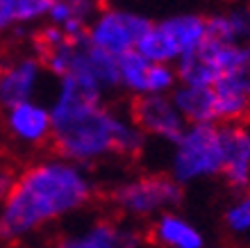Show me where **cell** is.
Here are the masks:
<instances>
[{
    "mask_svg": "<svg viewBox=\"0 0 250 248\" xmlns=\"http://www.w3.org/2000/svg\"><path fill=\"white\" fill-rule=\"evenodd\" d=\"M96 184L84 164L68 157H43L14 178L0 201V242L21 244L93 201Z\"/></svg>",
    "mask_w": 250,
    "mask_h": 248,
    "instance_id": "obj_1",
    "label": "cell"
},
{
    "mask_svg": "<svg viewBox=\"0 0 250 248\" xmlns=\"http://www.w3.org/2000/svg\"><path fill=\"white\" fill-rule=\"evenodd\" d=\"M105 96L107 93L98 87L73 75L60 78L50 103V144L57 155L84 166L114 155V137L121 114L105 103Z\"/></svg>",
    "mask_w": 250,
    "mask_h": 248,
    "instance_id": "obj_2",
    "label": "cell"
},
{
    "mask_svg": "<svg viewBox=\"0 0 250 248\" xmlns=\"http://www.w3.org/2000/svg\"><path fill=\"white\" fill-rule=\"evenodd\" d=\"M223 171V125L221 123H187L173 141L171 176L182 187Z\"/></svg>",
    "mask_w": 250,
    "mask_h": 248,
    "instance_id": "obj_3",
    "label": "cell"
},
{
    "mask_svg": "<svg viewBox=\"0 0 250 248\" xmlns=\"http://www.w3.org/2000/svg\"><path fill=\"white\" fill-rule=\"evenodd\" d=\"M185 201V189L173 176L146 173L116 184L112 191V203L123 216L144 221L155 219L166 209L178 207Z\"/></svg>",
    "mask_w": 250,
    "mask_h": 248,
    "instance_id": "obj_4",
    "label": "cell"
},
{
    "mask_svg": "<svg viewBox=\"0 0 250 248\" xmlns=\"http://www.w3.org/2000/svg\"><path fill=\"white\" fill-rule=\"evenodd\" d=\"M148 16L121 7H103L86 27V41L100 50L119 57L127 50H134L139 39L150 27Z\"/></svg>",
    "mask_w": 250,
    "mask_h": 248,
    "instance_id": "obj_5",
    "label": "cell"
},
{
    "mask_svg": "<svg viewBox=\"0 0 250 248\" xmlns=\"http://www.w3.org/2000/svg\"><path fill=\"white\" fill-rule=\"evenodd\" d=\"M130 116L141 130L152 139H162L173 144L180 132L187 128L185 116L178 105L173 103L171 93H141L134 96L130 105Z\"/></svg>",
    "mask_w": 250,
    "mask_h": 248,
    "instance_id": "obj_6",
    "label": "cell"
},
{
    "mask_svg": "<svg viewBox=\"0 0 250 248\" xmlns=\"http://www.w3.org/2000/svg\"><path fill=\"white\" fill-rule=\"evenodd\" d=\"M237 48L239 44H223L209 37L203 46H198L196 50H191L189 55L175 62L180 82L211 87L221 75L228 73V68L234 62Z\"/></svg>",
    "mask_w": 250,
    "mask_h": 248,
    "instance_id": "obj_7",
    "label": "cell"
},
{
    "mask_svg": "<svg viewBox=\"0 0 250 248\" xmlns=\"http://www.w3.org/2000/svg\"><path fill=\"white\" fill-rule=\"evenodd\" d=\"M2 123H5L9 139L25 148H39V146L48 144L50 135H53L50 107L41 105L34 98L5 107Z\"/></svg>",
    "mask_w": 250,
    "mask_h": 248,
    "instance_id": "obj_8",
    "label": "cell"
},
{
    "mask_svg": "<svg viewBox=\"0 0 250 248\" xmlns=\"http://www.w3.org/2000/svg\"><path fill=\"white\" fill-rule=\"evenodd\" d=\"M46 66L39 55H16L0 66V105L2 110L21 100L37 98Z\"/></svg>",
    "mask_w": 250,
    "mask_h": 248,
    "instance_id": "obj_9",
    "label": "cell"
},
{
    "mask_svg": "<svg viewBox=\"0 0 250 248\" xmlns=\"http://www.w3.org/2000/svg\"><path fill=\"white\" fill-rule=\"evenodd\" d=\"M223 180L232 189L250 187V128L244 123L223 125Z\"/></svg>",
    "mask_w": 250,
    "mask_h": 248,
    "instance_id": "obj_10",
    "label": "cell"
},
{
    "mask_svg": "<svg viewBox=\"0 0 250 248\" xmlns=\"http://www.w3.org/2000/svg\"><path fill=\"white\" fill-rule=\"evenodd\" d=\"M155 25L166 39L168 48L173 50L175 62L209 39L207 16H203V14H175V16L157 21Z\"/></svg>",
    "mask_w": 250,
    "mask_h": 248,
    "instance_id": "obj_11",
    "label": "cell"
},
{
    "mask_svg": "<svg viewBox=\"0 0 250 248\" xmlns=\"http://www.w3.org/2000/svg\"><path fill=\"white\" fill-rule=\"evenodd\" d=\"M144 237L134 228H121L114 221L100 219L93 221L89 228L68 235L60 242L64 248H137L141 246Z\"/></svg>",
    "mask_w": 250,
    "mask_h": 248,
    "instance_id": "obj_12",
    "label": "cell"
},
{
    "mask_svg": "<svg viewBox=\"0 0 250 248\" xmlns=\"http://www.w3.org/2000/svg\"><path fill=\"white\" fill-rule=\"evenodd\" d=\"M148 237L155 246L164 248H205L207 244L203 232L189 219H185L173 209H166L152 219Z\"/></svg>",
    "mask_w": 250,
    "mask_h": 248,
    "instance_id": "obj_13",
    "label": "cell"
},
{
    "mask_svg": "<svg viewBox=\"0 0 250 248\" xmlns=\"http://www.w3.org/2000/svg\"><path fill=\"white\" fill-rule=\"evenodd\" d=\"M100 0H53L48 9V23L60 25L68 39H86V27L98 14Z\"/></svg>",
    "mask_w": 250,
    "mask_h": 248,
    "instance_id": "obj_14",
    "label": "cell"
},
{
    "mask_svg": "<svg viewBox=\"0 0 250 248\" xmlns=\"http://www.w3.org/2000/svg\"><path fill=\"white\" fill-rule=\"evenodd\" d=\"M180 114L187 123H216L214 112V89L205 85H187L180 82L171 93Z\"/></svg>",
    "mask_w": 250,
    "mask_h": 248,
    "instance_id": "obj_15",
    "label": "cell"
},
{
    "mask_svg": "<svg viewBox=\"0 0 250 248\" xmlns=\"http://www.w3.org/2000/svg\"><path fill=\"white\" fill-rule=\"evenodd\" d=\"M214 89V112H216V123H244L250 118V98L239 85H234L228 75L211 85Z\"/></svg>",
    "mask_w": 250,
    "mask_h": 248,
    "instance_id": "obj_16",
    "label": "cell"
},
{
    "mask_svg": "<svg viewBox=\"0 0 250 248\" xmlns=\"http://www.w3.org/2000/svg\"><path fill=\"white\" fill-rule=\"evenodd\" d=\"M53 0H0V34L23 32L48 16Z\"/></svg>",
    "mask_w": 250,
    "mask_h": 248,
    "instance_id": "obj_17",
    "label": "cell"
},
{
    "mask_svg": "<svg viewBox=\"0 0 250 248\" xmlns=\"http://www.w3.org/2000/svg\"><path fill=\"white\" fill-rule=\"evenodd\" d=\"M209 37L223 44H248L250 41V9L232 7L228 12L207 16Z\"/></svg>",
    "mask_w": 250,
    "mask_h": 248,
    "instance_id": "obj_18",
    "label": "cell"
},
{
    "mask_svg": "<svg viewBox=\"0 0 250 248\" xmlns=\"http://www.w3.org/2000/svg\"><path fill=\"white\" fill-rule=\"evenodd\" d=\"M116 66H119V89L132 93V96H141L146 93V85H148V68H150V59L144 57L141 52L127 50L116 57Z\"/></svg>",
    "mask_w": 250,
    "mask_h": 248,
    "instance_id": "obj_19",
    "label": "cell"
},
{
    "mask_svg": "<svg viewBox=\"0 0 250 248\" xmlns=\"http://www.w3.org/2000/svg\"><path fill=\"white\" fill-rule=\"evenodd\" d=\"M223 228L230 237H250V187L241 189L223 212Z\"/></svg>",
    "mask_w": 250,
    "mask_h": 248,
    "instance_id": "obj_20",
    "label": "cell"
},
{
    "mask_svg": "<svg viewBox=\"0 0 250 248\" xmlns=\"http://www.w3.org/2000/svg\"><path fill=\"white\" fill-rule=\"evenodd\" d=\"M146 141H148V135L132 121V116L130 118L121 116L119 128H116V137H114V155L137 157L146 150Z\"/></svg>",
    "mask_w": 250,
    "mask_h": 248,
    "instance_id": "obj_21",
    "label": "cell"
},
{
    "mask_svg": "<svg viewBox=\"0 0 250 248\" xmlns=\"http://www.w3.org/2000/svg\"><path fill=\"white\" fill-rule=\"evenodd\" d=\"M178 85H180V75H178L175 64H168V62H150L146 93H173V89Z\"/></svg>",
    "mask_w": 250,
    "mask_h": 248,
    "instance_id": "obj_22",
    "label": "cell"
},
{
    "mask_svg": "<svg viewBox=\"0 0 250 248\" xmlns=\"http://www.w3.org/2000/svg\"><path fill=\"white\" fill-rule=\"evenodd\" d=\"M228 78L239 85L246 91V96L250 98V44H239L237 55H234V62L225 73Z\"/></svg>",
    "mask_w": 250,
    "mask_h": 248,
    "instance_id": "obj_23",
    "label": "cell"
},
{
    "mask_svg": "<svg viewBox=\"0 0 250 248\" xmlns=\"http://www.w3.org/2000/svg\"><path fill=\"white\" fill-rule=\"evenodd\" d=\"M14 178H16V173H14L5 162H0V201L7 196V191L12 189Z\"/></svg>",
    "mask_w": 250,
    "mask_h": 248,
    "instance_id": "obj_24",
    "label": "cell"
},
{
    "mask_svg": "<svg viewBox=\"0 0 250 248\" xmlns=\"http://www.w3.org/2000/svg\"><path fill=\"white\" fill-rule=\"evenodd\" d=\"M0 110H2V105H0Z\"/></svg>",
    "mask_w": 250,
    "mask_h": 248,
    "instance_id": "obj_25",
    "label": "cell"
}]
</instances>
